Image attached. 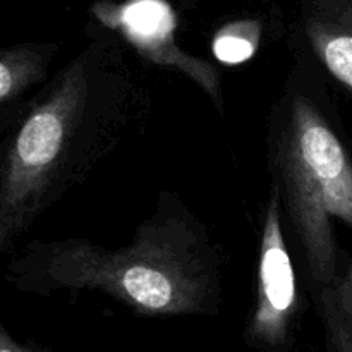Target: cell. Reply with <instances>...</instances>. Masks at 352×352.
Listing matches in <instances>:
<instances>
[{
  "mask_svg": "<svg viewBox=\"0 0 352 352\" xmlns=\"http://www.w3.org/2000/svg\"><path fill=\"white\" fill-rule=\"evenodd\" d=\"M153 95L112 33L95 31L0 144V222L26 232L148 122Z\"/></svg>",
  "mask_w": 352,
  "mask_h": 352,
  "instance_id": "obj_1",
  "label": "cell"
},
{
  "mask_svg": "<svg viewBox=\"0 0 352 352\" xmlns=\"http://www.w3.org/2000/svg\"><path fill=\"white\" fill-rule=\"evenodd\" d=\"M226 260L208 227L177 192L160 191L129 244L110 250L88 239L34 241L9 265L17 289L40 296L100 292L138 316H217Z\"/></svg>",
  "mask_w": 352,
  "mask_h": 352,
  "instance_id": "obj_2",
  "label": "cell"
},
{
  "mask_svg": "<svg viewBox=\"0 0 352 352\" xmlns=\"http://www.w3.org/2000/svg\"><path fill=\"white\" fill-rule=\"evenodd\" d=\"M305 64L292 69L267 124L270 186L316 289L339 277L333 222L352 229V155Z\"/></svg>",
  "mask_w": 352,
  "mask_h": 352,
  "instance_id": "obj_3",
  "label": "cell"
},
{
  "mask_svg": "<svg viewBox=\"0 0 352 352\" xmlns=\"http://www.w3.org/2000/svg\"><path fill=\"white\" fill-rule=\"evenodd\" d=\"M278 191L270 186L258 243L256 298L244 329L248 346L260 352H291L302 299L285 237Z\"/></svg>",
  "mask_w": 352,
  "mask_h": 352,
  "instance_id": "obj_4",
  "label": "cell"
},
{
  "mask_svg": "<svg viewBox=\"0 0 352 352\" xmlns=\"http://www.w3.org/2000/svg\"><path fill=\"white\" fill-rule=\"evenodd\" d=\"M89 16L148 64L191 79L223 113L222 71L181 47L175 36L177 14L172 6L160 0L98 2L89 7Z\"/></svg>",
  "mask_w": 352,
  "mask_h": 352,
  "instance_id": "obj_5",
  "label": "cell"
},
{
  "mask_svg": "<svg viewBox=\"0 0 352 352\" xmlns=\"http://www.w3.org/2000/svg\"><path fill=\"white\" fill-rule=\"evenodd\" d=\"M296 30L316 64L352 98V0H305Z\"/></svg>",
  "mask_w": 352,
  "mask_h": 352,
  "instance_id": "obj_6",
  "label": "cell"
},
{
  "mask_svg": "<svg viewBox=\"0 0 352 352\" xmlns=\"http://www.w3.org/2000/svg\"><path fill=\"white\" fill-rule=\"evenodd\" d=\"M55 41H28L0 48V107H7L47 79L57 57Z\"/></svg>",
  "mask_w": 352,
  "mask_h": 352,
  "instance_id": "obj_7",
  "label": "cell"
},
{
  "mask_svg": "<svg viewBox=\"0 0 352 352\" xmlns=\"http://www.w3.org/2000/svg\"><path fill=\"white\" fill-rule=\"evenodd\" d=\"M260 24L254 21H239L217 31L213 54L226 64H239L254 55L260 47Z\"/></svg>",
  "mask_w": 352,
  "mask_h": 352,
  "instance_id": "obj_8",
  "label": "cell"
},
{
  "mask_svg": "<svg viewBox=\"0 0 352 352\" xmlns=\"http://www.w3.org/2000/svg\"><path fill=\"white\" fill-rule=\"evenodd\" d=\"M316 306L329 352H352V332L340 316L330 289H316Z\"/></svg>",
  "mask_w": 352,
  "mask_h": 352,
  "instance_id": "obj_9",
  "label": "cell"
},
{
  "mask_svg": "<svg viewBox=\"0 0 352 352\" xmlns=\"http://www.w3.org/2000/svg\"><path fill=\"white\" fill-rule=\"evenodd\" d=\"M329 289L332 292L333 302H336L340 316H342L344 322L347 323L352 332V265L347 267L344 274H339L337 280Z\"/></svg>",
  "mask_w": 352,
  "mask_h": 352,
  "instance_id": "obj_10",
  "label": "cell"
},
{
  "mask_svg": "<svg viewBox=\"0 0 352 352\" xmlns=\"http://www.w3.org/2000/svg\"><path fill=\"white\" fill-rule=\"evenodd\" d=\"M0 352H54L48 347L38 346L33 342H19L10 336L9 330L0 322Z\"/></svg>",
  "mask_w": 352,
  "mask_h": 352,
  "instance_id": "obj_11",
  "label": "cell"
},
{
  "mask_svg": "<svg viewBox=\"0 0 352 352\" xmlns=\"http://www.w3.org/2000/svg\"><path fill=\"white\" fill-rule=\"evenodd\" d=\"M10 239H12V236L7 232V229L2 226V222H0V250H3V248L10 243Z\"/></svg>",
  "mask_w": 352,
  "mask_h": 352,
  "instance_id": "obj_12",
  "label": "cell"
}]
</instances>
